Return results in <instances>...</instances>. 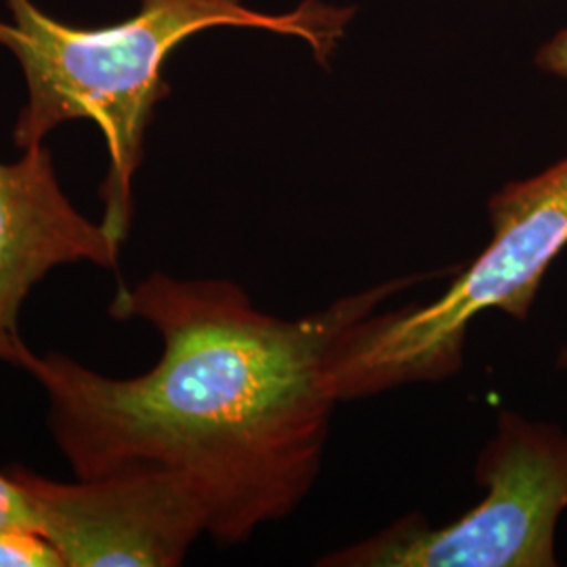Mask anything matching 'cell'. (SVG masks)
Instances as JSON below:
<instances>
[{
  "label": "cell",
  "instance_id": "obj_7",
  "mask_svg": "<svg viewBox=\"0 0 567 567\" xmlns=\"http://www.w3.org/2000/svg\"><path fill=\"white\" fill-rule=\"evenodd\" d=\"M0 567H63L53 545L32 529L0 527Z\"/></svg>",
  "mask_w": 567,
  "mask_h": 567
},
{
  "label": "cell",
  "instance_id": "obj_4",
  "mask_svg": "<svg viewBox=\"0 0 567 567\" xmlns=\"http://www.w3.org/2000/svg\"><path fill=\"white\" fill-rule=\"evenodd\" d=\"M475 482L486 496L456 522L433 527L405 515L362 543L324 555V567H553L567 507V433L503 410Z\"/></svg>",
  "mask_w": 567,
  "mask_h": 567
},
{
  "label": "cell",
  "instance_id": "obj_2",
  "mask_svg": "<svg viewBox=\"0 0 567 567\" xmlns=\"http://www.w3.org/2000/svg\"><path fill=\"white\" fill-rule=\"evenodd\" d=\"M13 23L0 21V44L21 63L28 103L13 142L41 145L63 122L102 128L110 171L102 185V224L124 243L133 221V177L156 103L168 93L163 65L179 42L215 25L261 28L303 39L326 60L353 9L307 0L286 16H267L243 0H142L135 18L100 30H79L47 18L30 0H7Z\"/></svg>",
  "mask_w": 567,
  "mask_h": 567
},
{
  "label": "cell",
  "instance_id": "obj_8",
  "mask_svg": "<svg viewBox=\"0 0 567 567\" xmlns=\"http://www.w3.org/2000/svg\"><path fill=\"white\" fill-rule=\"evenodd\" d=\"M0 527L37 532L28 498L20 484L7 471L0 473Z\"/></svg>",
  "mask_w": 567,
  "mask_h": 567
},
{
  "label": "cell",
  "instance_id": "obj_6",
  "mask_svg": "<svg viewBox=\"0 0 567 567\" xmlns=\"http://www.w3.org/2000/svg\"><path fill=\"white\" fill-rule=\"evenodd\" d=\"M121 244L65 198L42 143L20 163H0V362L13 360L21 305L51 269L81 261L114 269Z\"/></svg>",
  "mask_w": 567,
  "mask_h": 567
},
{
  "label": "cell",
  "instance_id": "obj_5",
  "mask_svg": "<svg viewBox=\"0 0 567 567\" xmlns=\"http://www.w3.org/2000/svg\"><path fill=\"white\" fill-rule=\"evenodd\" d=\"M7 473L63 567H177L206 534L198 494L164 468L126 466L68 484L23 466Z\"/></svg>",
  "mask_w": 567,
  "mask_h": 567
},
{
  "label": "cell",
  "instance_id": "obj_9",
  "mask_svg": "<svg viewBox=\"0 0 567 567\" xmlns=\"http://www.w3.org/2000/svg\"><path fill=\"white\" fill-rule=\"evenodd\" d=\"M536 63L540 70L555 74L567 81V28L557 32L550 41L538 51Z\"/></svg>",
  "mask_w": 567,
  "mask_h": 567
},
{
  "label": "cell",
  "instance_id": "obj_3",
  "mask_svg": "<svg viewBox=\"0 0 567 567\" xmlns=\"http://www.w3.org/2000/svg\"><path fill=\"white\" fill-rule=\"evenodd\" d=\"M492 238L446 292L416 307L370 313L341 334L332 374L341 402L435 383L463 364L473 320L498 309L526 322L538 288L567 246V158L487 203Z\"/></svg>",
  "mask_w": 567,
  "mask_h": 567
},
{
  "label": "cell",
  "instance_id": "obj_1",
  "mask_svg": "<svg viewBox=\"0 0 567 567\" xmlns=\"http://www.w3.org/2000/svg\"><path fill=\"white\" fill-rule=\"evenodd\" d=\"M395 278L307 318L265 313L238 284L152 274L121 286L110 313L163 339L145 374L110 379L20 341V365L49 400V429L76 480L126 466L183 477L206 511V534L240 545L295 513L316 484L341 398L332 355L344 330L405 286Z\"/></svg>",
  "mask_w": 567,
  "mask_h": 567
}]
</instances>
